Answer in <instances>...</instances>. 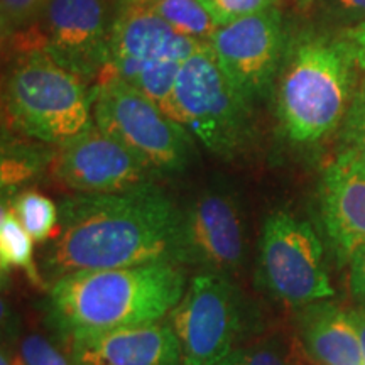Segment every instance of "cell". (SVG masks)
<instances>
[{
  "label": "cell",
  "mask_w": 365,
  "mask_h": 365,
  "mask_svg": "<svg viewBox=\"0 0 365 365\" xmlns=\"http://www.w3.org/2000/svg\"><path fill=\"white\" fill-rule=\"evenodd\" d=\"M39 257L48 287L71 274L178 262L181 210L156 182L113 195L68 196Z\"/></svg>",
  "instance_id": "1"
},
{
  "label": "cell",
  "mask_w": 365,
  "mask_h": 365,
  "mask_svg": "<svg viewBox=\"0 0 365 365\" xmlns=\"http://www.w3.org/2000/svg\"><path fill=\"white\" fill-rule=\"evenodd\" d=\"M186 286L178 262L71 274L48 287L46 323L59 340L158 323L180 303Z\"/></svg>",
  "instance_id": "2"
},
{
  "label": "cell",
  "mask_w": 365,
  "mask_h": 365,
  "mask_svg": "<svg viewBox=\"0 0 365 365\" xmlns=\"http://www.w3.org/2000/svg\"><path fill=\"white\" fill-rule=\"evenodd\" d=\"M357 68L341 34L304 33L287 41L272 90L282 134L308 145L339 129L354 98Z\"/></svg>",
  "instance_id": "3"
},
{
  "label": "cell",
  "mask_w": 365,
  "mask_h": 365,
  "mask_svg": "<svg viewBox=\"0 0 365 365\" xmlns=\"http://www.w3.org/2000/svg\"><path fill=\"white\" fill-rule=\"evenodd\" d=\"M4 100L11 124L43 144L59 145L93 124V85L36 49L16 53Z\"/></svg>",
  "instance_id": "4"
},
{
  "label": "cell",
  "mask_w": 365,
  "mask_h": 365,
  "mask_svg": "<svg viewBox=\"0 0 365 365\" xmlns=\"http://www.w3.org/2000/svg\"><path fill=\"white\" fill-rule=\"evenodd\" d=\"M202 44L205 43L178 33L140 0H118L107 63L97 81H125L173 118L178 73Z\"/></svg>",
  "instance_id": "5"
},
{
  "label": "cell",
  "mask_w": 365,
  "mask_h": 365,
  "mask_svg": "<svg viewBox=\"0 0 365 365\" xmlns=\"http://www.w3.org/2000/svg\"><path fill=\"white\" fill-rule=\"evenodd\" d=\"M173 107L178 124L218 158L237 159L252 144V105L220 70L207 43L178 73Z\"/></svg>",
  "instance_id": "6"
},
{
  "label": "cell",
  "mask_w": 365,
  "mask_h": 365,
  "mask_svg": "<svg viewBox=\"0 0 365 365\" xmlns=\"http://www.w3.org/2000/svg\"><path fill=\"white\" fill-rule=\"evenodd\" d=\"M91 113L95 125L129 149L154 176L188 170L193 156L188 129L125 81H97Z\"/></svg>",
  "instance_id": "7"
},
{
  "label": "cell",
  "mask_w": 365,
  "mask_h": 365,
  "mask_svg": "<svg viewBox=\"0 0 365 365\" xmlns=\"http://www.w3.org/2000/svg\"><path fill=\"white\" fill-rule=\"evenodd\" d=\"M257 287L277 303L298 309L335 294L325 249L312 223L286 210L264 220L255 261Z\"/></svg>",
  "instance_id": "8"
},
{
  "label": "cell",
  "mask_w": 365,
  "mask_h": 365,
  "mask_svg": "<svg viewBox=\"0 0 365 365\" xmlns=\"http://www.w3.org/2000/svg\"><path fill=\"white\" fill-rule=\"evenodd\" d=\"M181 349L182 365H217L247 335L250 312L235 279L200 272L168 314Z\"/></svg>",
  "instance_id": "9"
},
{
  "label": "cell",
  "mask_w": 365,
  "mask_h": 365,
  "mask_svg": "<svg viewBox=\"0 0 365 365\" xmlns=\"http://www.w3.org/2000/svg\"><path fill=\"white\" fill-rule=\"evenodd\" d=\"M117 6L118 0H49L38 22L9 44L16 53L43 51L95 85L107 63Z\"/></svg>",
  "instance_id": "10"
},
{
  "label": "cell",
  "mask_w": 365,
  "mask_h": 365,
  "mask_svg": "<svg viewBox=\"0 0 365 365\" xmlns=\"http://www.w3.org/2000/svg\"><path fill=\"white\" fill-rule=\"evenodd\" d=\"M247 227L234 190L208 186L181 210L178 264L237 279L247 262Z\"/></svg>",
  "instance_id": "11"
},
{
  "label": "cell",
  "mask_w": 365,
  "mask_h": 365,
  "mask_svg": "<svg viewBox=\"0 0 365 365\" xmlns=\"http://www.w3.org/2000/svg\"><path fill=\"white\" fill-rule=\"evenodd\" d=\"M287 41L282 14L272 6L218 27L208 46L230 83L252 105L272 95Z\"/></svg>",
  "instance_id": "12"
},
{
  "label": "cell",
  "mask_w": 365,
  "mask_h": 365,
  "mask_svg": "<svg viewBox=\"0 0 365 365\" xmlns=\"http://www.w3.org/2000/svg\"><path fill=\"white\" fill-rule=\"evenodd\" d=\"M49 170L61 185L80 195L125 193L154 182L153 173L95 122L58 145Z\"/></svg>",
  "instance_id": "13"
},
{
  "label": "cell",
  "mask_w": 365,
  "mask_h": 365,
  "mask_svg": "<svg viewBox=\"0 0 365 365\" xmlns=\"http://www.w3.org/2000/svg\"><path fill=\"white\" fill-rule=\"evenodd\" d=\"M319 207L336 261L346 264L365 245V164L349 150H340L323 171Z\"/></svg>",
  "instance_id": "14"
},
{
  "label": "cell",
  "mask_w": 365,
  "mask_h": 365,
  "mask_svg": "<svg viewBox=\"0 0 365 365\" xmlns=\"http://www.w3.org/2000/svg\"><path fill=\"white\" fill-rule=\"evenodd\" d=\"M75 365H182L170 323L127 327L63 340Z\"/></svg>",
  "instance_id": "15"
},
{
  "label": "cell",
  "mask_w": 365,
  "mask_h": 365,
  "mask_svg": "<svg viewBox=\"0 0 365 365\" xmlns=\"http://www.w3.org/2000/svg\"><path fill=\"white\" fill-rule=\"evenodd\" d=\"M296 335L304 354L317 365H364L352 314L330 299L298 308Z\"/></svg>",
  "instance_id": "16"
},
{
  "label": "cell",
  "mask_w": 365,
  "mask_h": 365,
  "mask_svg": "<svg viewBox=\"0 0 365 365\" xmlns=\"http://www.w3.org/2000/svg\"><path fill=\"white\" fill-rule=\"evenodd\" d=\"M0 267L2 272L21 269L36 287H48L41 269L34 261V240L22 223L14 215L11 207L2 205L0 213Z\"/></svg>",
  "instance_id": "17"
},
{
  "label": "cell",
  "mask_w": 365,
  "mask_h": 365,
  "mask_svg": "<svg viewBox=\"0 0 365 365\" xmlns=\"http://www.w3.org/2000/svg\"><path fill=\"white\" fill-rule=\"evenodd\" d=\"M150 12L161 17L178 33L200 43H210L218 29L198 0H140Z\"/></svg>",
  "instance_id": "18"
},
{
  "label": "cell",
  "mask_w": 365,
  "mask_h": 365,
  "mask_svg": "<svg viewBox=\"0 0 365 365\" xmlns=\"http://www.w3.org/2000/svg\"><path fill=\"white\" fill-rule=\"evenodd\" d=\"M9 207L34 242H48L56 232L59 208L48 196L34 190L17 193Z\"/></svg>",
  "instance_id": "19"
},
{
  "label": "cell",
  "mask_w": 365,
  "mask_h": 365,
  "mask_svg": "<svg viewBox=\"0 0 365 365\" xmlns=\"http://www.w3.org/2000/svg\"><path fill=\"white\" fill-rule=\"evenodd\" d=\"M217 365H296V360L284 333L272 331L237 346Z\"/></svg>",
  "instance_id": "20"
},
{
  "label": "cell",
  "mask_w": 365,
  "mask_h": 365,
  "mask_svg": "<svg viewBox=\"0 0 365 365\" xmlns=\"http://www.w3.org/2000/svg\"><path fill=\"white\" fill-rule=\"evenodd\" d=\"M54 153H46L33 145L21 143L2 144V188L12 190L33 180L51 164Z\"/></svg>",
  "instance_id": "21"
},
{
  "label": "cell",
  "mask_w": 365,
  "mask_h": 365,
  "mask_svg": "<svg viewBox=\"0 0 365 365\" xmlns=\"http://www.w3.org/2000/svg\"><path fill=\"white\" fill-rule=\"evenodd\" d=\"M49 0H0L4 43H11L27 33L38 22Z\"/></svg>",
  "instance_id": "22"
},
{
  "label": "cell",
  "mask_w": 365,
  "mask_h": 365,
  "mask_svg": "<svg viewBox=\"0 0 365 365\" xmlns=\"http://www.w3.org/2000/svg\"><path fill=\"white\" fill-rule=\"evenodd\" d=\"M341 150H349L365 164V78L359 88H355L341 124Z\"/></svg>",
  "instance_id": "23"
},
{
  "label": "cell",
  "mask_w": 365,
  "mask_h": 365,
  "mask_svg": "<svg viewBox=\"0 0 365 365\" xmlns=\"http://www.w3.org/2000/svg\"><path fill=\"white\" fill-rule=\"evenodd\" d=\"M19 365H75L65 349L41 333H27L17 345Z\"/></svg>",
  "instance_id": "24"
},
{
  "label": "cell",
  "mask_w": 365,
  "mask_h": 365,
  "mask_svg": "<svg viewBox=\"0 0 365 365\" xmlns=\"http://www.w3.org/2000/svg\"><path fill=\"white\" fill-rule=\"evenodd\" d=\"M217 27L276 6V0H198Z\"/></svg>",
  "instance_id": "25"
},
{
  "label": "cell",
  "mask_w": 365,
  "mask_h": 365,
  "mask_svg": "<svg viewBox=\"0 0 365 365\" xmlns=\"http://www.w3.org/2000/svg\"><path fill=\"white\" fill-rule=\"evenodd\" d=\"M319 16L341 31L365 24V0H314Z\"/></svg>",
  "instance_id": "26"
},
{
  "label": "cell",
  "mask_w": 365,
  "mask_h": 365,
  "mask_svg": "<svg viewBox=\"0 0 365 365\" xmlns=\"http://www.w3.org/2000/svg\"><path fill=\"white\" fill-rule=\"evenodd\" d=\"M350 293L357 307L365 308V245L357 249L349 261Z\"/></svg>",
  "instance_id": "27"
},
{
  "label": "cell",
  "mask_w": 365,
  "mask_h": 365,
  "mask_svg": "<svg viewBox=\"0 0 365 365\" xmlns=\"http://www.w3.org/2000/svg\"><path fill=\"white\" fill-rule=\"evenodd\" d=\"M346 39V43L352 48L355 63L360 70L365 71V24L345 29L340 33Z\"/></svg>",
  "instance_id": "28"
},
{
  "label": "cell",
  "mask_w": 365,
  "mask_h": 365,
  "mask_svg": "<svg viewBox=\"0 0 365 365\" xmlns=\"http://www.w3.org/2000/svg\"><path fill=\"white\" fill-rule=\"evenodd\" d=\"M352 314V319L357 327L359 339H360V349H362V364L365 365V308L355 307L354 309H349Z\"/></svg>",
  "instance_id": "29"
},
{
  "label": "cell",
  "mask_w": 365,
  "mask_h": 365,
  "mask_svg": "<svg viewBox=\"0 0 365 365\" xmlns=\"http://www.w3.org/2000/svg\"><path fill=\"white\" fill-rule=\"evenodd\" d=\"M301 9H309L314 4V0H293Z\"/></svg>",
  "instance_id": "30"
}]
</instances>
